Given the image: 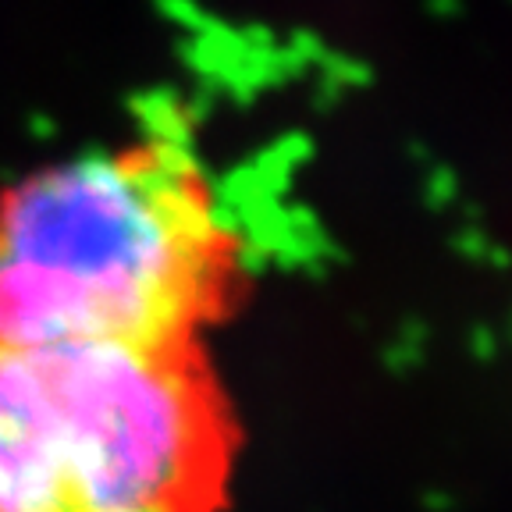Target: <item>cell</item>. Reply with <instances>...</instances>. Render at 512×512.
Instances as JSON below:
<instances>
[{
    "label": "cell",
    "instance_id": "cell-1",
    "mask_svg": "<svg viewBox=\"0 0 512 512\" xmlns=\"http://www.w3.org/2000/svg\"><path fill=\"white\" fill-rule=\"evenodd\" d=\"M224 253L228 228L178 146L50 168L0 210V342L182 349Z\"/></svg>",
    "mask_w": 512,
    "mask_h": 512
},
{
    "label": "cell",
    "instance_id": "cell-2",
    "mask_svg": "<svg viewBox=\"0 0 512 512\" xmlns=\"http://www.w3.org/2000/svg\"><path fill=\"white\" fill-rule=\"evenodd\" d=\"M221 459L182 349L0 342V512H207Z\"/></svg>",
    "mask_w": 512,
    "mask_h": 512
}]
</instances>
